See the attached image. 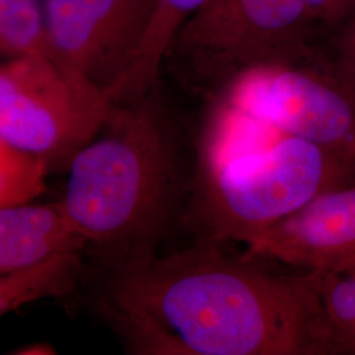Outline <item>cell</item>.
<instances>
[{
  "label": "cell",
  "mask_w": 355,
  "mask_h": 355,
  "mask_svg": "<svg viewBox=\"0 0 355 355\" xmlns=\"http://www.w3.org/2000/svg\"><path fill=\"white\" fill-rule=\"evenodd\" d=\"M258 261L192 243L94 271L91 308L128 354H345L315 275H280Z\"/></svg>",
  "instance_id": "6da1fadb"
},
{
  "label": "cell",
  "mask_w": 355,
  "mask_h": 355,
  "mask_svg": "<svg viewBox=\"0 0 355 355\" xmlns=\"http://www.w3.org/2000/svg\"><path fill=\"white\" fill-rule=\"evenodd\" d=\"M192 164L155 89L114 104L101 132L71 159L61 200L86 239L94 271L159 255L182 227Z\"/></svg>",
  "instance_id": "7a4b0ae2"
},
{
  "label": "cell",
  "mask_w": 355,
  "mask_h": 355,
  "mask_svg": "<svg viewBox=\"0 0 355 355\" xmlns=\"http://www.w3.org/2000/svg\"><path fill=\"white\" fill-rule=\"evenodd\" d=\"M208 101L182 220L193 243L246 245L321 192L355 180L318 145L221 96Z\"/></svg>",
  "instance_id": "3957f363"
},
{
  "label": "cell",
  "mask_w": 355,
  "mask_h": 355,
  "mask_svg": "<svg viewBox=\"0 0 355 355\" xmlns=\"http://www.w3.org/2000/svg\"><path fill=\"white\" fill-rule=\"evenodd\" d=\"M316 32L305 0H205L179 28L165 62L211 99L248 69L316 58Z\"/></svg>",
  "instance_id": "277c9868"
},
{
  "label": "cell",
  "mask_w": 355,
  "mask_h": 355,
  "mask_svg": "<svg viewBox=\"0 0 355 355\" xmlns=\"http://www.w3.org/2000/svg\"><path fill=\"white\" fill-rule=\"evenodd\" d=\"M111 99L82 76L37 53L0 66V140L67 168L105 124Z\"/></svg>",
  "instance_id": "5b68a950"
},
{
  "label": "cell",
  "mask_w": 355,
  "mask_h": 355,
  "mask_svg": "<svg viewBox=\"0 0 355 355\" xmlns=\"http://www.w3.org/2000/svg\"><path fill=\"white\" fill-rule=\"evenodd\" d=\"M216 96L318 145L355 175V98L318 55L248 69Z\"/></svg>",
  "instance_id": "8992f818"
},
{
  "label": "cell",
  "mask_w": 355,
  "mask_h": 355,
  "mask_svg": "<svg viewBox=\"0 0 355 355\" xmlns=\"http://www.w3.org/2000/svg\"><path fill=\"white\" fill-rule=\"evenodd\" d=\"M154 0H45L48 55L116 103L152 19Z\"/></svg>",
  "instance_id": "52a82bcc"
},
{
  "label": "cell",
  "mask_w": 355,
  "mask_h": 355,
  "mask_svg": "<svg viewBox=\"0 0 355 355\" xmlns=\"http://www.w3.org/2000/svg\"><path fill=\"white\" fill-rule=\"evenodd\" d=\"M246 255L305 272H331L355 262V180L321 192L246 243Z\"/></svg>",
  "instance_id": "ba28073f"
},
{
  "label": "cell",
  "mask_w": 355,
  "mask_h": 355,
  "mask_svg": "<svg viewBox=\"0 0 355 355\" xmlns=\"http://www.w3.org/2000/svg\"><path fill=\"white\" fill-rule=\"evenodd\" d=\"M66 250L87 253V242L62 202L0 208V274L35 266Z\"/></svg>",
  "instance_id": "9c48e42d"
},
{
  "label": "cell",
  "mask_w": 355,
  "mask_h": 355,
  "mask_svg": "<svg viewBox=\"0 0 355 355\" xmlns=\"http://www.w3.org/2000/svg\"><path fill=\"white\" fill-rule=\"evenodd\" d=\"M86 257V250H66L35 266L0 274V315L40 299L74 295L89 277Z\"/></svg>",
  "instance_id": "30bf717a"
},
{
  "label": "cell",
  "mask_w": 355,
  "mask_h": 355,
  "mask_svg": "<svg viewBox=\"0 0 355 355\" xmlns=\"http://www.w3.org/2000/svg\"><path fill=\"white\" fill-rule=\"evenodd\" d=\"M205 0H154L152 19L137 61L120 92L117 103L137 99L155 89L166 54L179 28Z\"/></svg>",
  "instance_id": "8fae6325"
},
{
  "label": "cell",
  "mask_w": 355,
  "mask_h": 355,
  "mask_svg": "<svg viewBox=\"0 0 355 355\" xmlns=\"http://www.w3.org/2000/svg\"><path fill=\"white\" fill-rule=\"evenodd\" d=\"M0 53L3 61L48 54L45 0H0Z\"/></svg>",
  "instance_id": "7c38bea8"
},
{
  "label": "cell",
  "mask_w": 355,
  "mask_h": 355,
  "mask_svg": "<svg viewBox=\"0 0 355 355\" xmlns=\"http://www.w3.org/2000/svg\"><path fill=\"white\" fill-rule=\"evenodd\" d=\"M49 171L42 157L0 140V208L32 203L46 190Z\"/></svg>",
  "instance_id": "4fadbf2b"
},
{
  "label": "cell",
  "mask_w": 355,
  "mask_h": 355,
  "mask_svg": "<svg viewBox=\"0 0 355 355\" xmlns=\"http://www.w3.org/2000/svg\"><path fill=\"white\" fill-rule=\"evenodd\" d=\"M331 329L345 354H355V262L331 272H312Z\"/></svg>",
  "instance_id": "5bb4252c"
},
{
  "label": "cell",
  "mask_w": 355,
  "mask_h": 355,
  "mask_svg": "<svg viewBox=\"0 0 355 355\" xmlns=\"http://www.w3.org/2000/svg\"><path fill=\"white\" fill-rule=\"evenodd\" d=\"M320 60L355 98V11L329 32Z\"/></svg>",
  "instance_id": "9a60e30c"
},
{
  "label": "cell",
  "mask_w": 355,
  "mask_h": 355,
  "mask_svg": "<svg viewBox=\"0 0 355 355\" xmlns=\"http://www.w3.org/2000/svg\"><path fill=\"white\" fill-rule=\"evenodd\" d=\"M318 31L331 32L355 11V0H305Z\"/></svg>",
  "instance_id": "2e32d148"
},
{
  "label": "cell",
  "mask_w": 355,
  "mask_h": 355,
  "mask_svg": "<svg viewBox=\"0 0 355 355\" xmlns=\"http://www.w3.org/2000/svg\"><path fill=\"white\" fill-rule=\"evenodd\" d=\"M10 354L16 355H51L57 354L55 347L48 343H35L24 345L20 347L13 349V352H10Z\"/></svg>",
  "instance_id": "e0dca14e"
}]
</instances>
